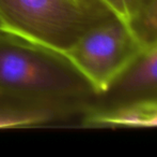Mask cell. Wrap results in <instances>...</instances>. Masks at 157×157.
I'll use <instances>...</instances> for the list:
<instances>
[{
  "instance_id": "obj_1",
  "label": "cell",
  "mask_w": 157,
  "mask_h": 157,
  "mask_svg": "<svg viewBox=\"0 0 157 157\" xmlns=\"http://www.w3.org/2000/svg\"><path fill=\"white\" fill-rule=\"evenodd\" d=\"M0 92L81 116L98 97L63 52L6 31L0 34Z\"/></svg>"
},
{
  "instance_id": "obj_2",
  "label": "cell",
  "mask_w": 157,
  "mask_h": 157,
  "mask_svg": "<svg viewBox=\"0 0 157 157\" xmlns=\"http://www.w3.org/2000/svg\"><path fill=\"white\" fill-rule=\"evenodd\" d=\"M110 16L98 0H0L4 31L60 52Z\"/></svg>"
},
{
  "instance_id": "obj_3",
  "label": "cell",
  "mask_w": 157,
  "mask_h": 157,
  "mask_svg": "<svg viewBox=\"0 0 157 157\" xmlns=\"http://www.w3.org/2000/svg\"><path fill=\"white\" fill-rule=\"evenodd\" d=\"M144 48L132 24L110 16L63 53L99 97L109 94Z\"/></svg>"
},
{
  "instance_id": "obj_4",
  "label": "cell",
  "mask_w": 157,
  "mask_h": 157,
  "mask_svg": "<svg viewBox=\"0 0 157 157\" xmlns=\"http://www.w3.org/2000/svg\"><path fill=\"white\" fill-rule=\"evenodd\" d=\"M83 127L154 128L157 127V94L121 99L109 107H93L82 115Z\"/></svg>"
},
{
  "instance_id": "obj_5",
  "label": "cell",
  "mask_w": 157,
  "mask_h": 157,
  "mask_svg": "<svg viewBox=\"0 0 157 157\" xmlns=\"http://www.w3.org/2000/svg\"><path fill=\"white\" fill-rule=\"evenodd\" d=\"M75 115L65 108L0 92V128L39 126Z\"/></svg>"
},
{
  "instance_id": "obj_6",
  "label": "cell",
  "mask_w": 157,
  "mask_h": 157,
  "mask_svg": "<svg viewBox=\"0 0 157 157\" xmlns=\"http://www.w3.org/2000/svg\"><path fill=\"white\" fill-rule=\"evenodd\" d=\"M110 93L120 99L157 94V41L145 46Z\"/></svg>"
},
{
  "instance_id": "obj_7",
  "label": "cell",
  "mask_w": 157,
  "mask_h": 157,
  "mask_svg": "<svg viewBox=\"0 0 157 157\" xmlns=\"http://www.w3.org/2000/svg\"><path fill=\"white\" fill-rule=\"evenodd\" d=\"M132 27L144 46L157 41V0H150L134 19Z\"/></svg>"
},
{
  "instance_id": "obj_8",
  "label": "cell",
  "mask_w": 157,
  "mask_h": 157,
  "mask_svg": "<svg viewBox=\"0 0 157 157\" xmlns=\"http://www.w3.org/2000/svg\"><path fill=\"white\" fill-rule=\"evenodd\" d=\"M98 1L117 19L132 24V16L126 6L125 0H98Z\"/></svg>"
},
{
  "instance_id": "obj_9",
  "label": "cell",
  "mask_w": 157,
  "mask_h": 157,
  "mask_svg": "<svg viewBox=\"0 0 157 157\" xmlns=\"http://www.w3.org/2000/svg\"><path fill=\"white\" fill-rule=\"evenodd\" d=\"M126 6L130 13L132 19L134 21L135 17L138 15V13L150 2V0H125Z\"/></svg>"
},
{
  "instance_id": "obj_10",
  "label": "cell",
  "mask_w": 157,
  "mask_h": 157,
  "mask_svg": "<svg viewBox=\"0 0 157 157\" xmlns=\"http://www.w3.org/2000/svg\"><path fill=\"white\" fill-rule=\"evenodd\" d=\"M4 30H3V28H2V26H1V24H0V34H1V32H3Z\"/></svg>"
}]
</instances>
